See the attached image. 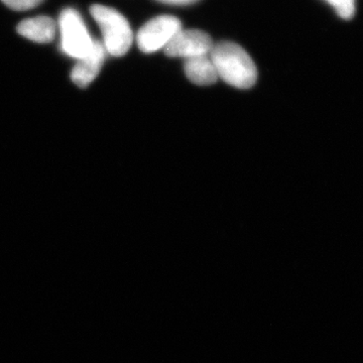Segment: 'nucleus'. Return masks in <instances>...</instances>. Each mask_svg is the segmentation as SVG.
Instances as JSON below:
<instances>
[{
    "label": "nucleus",
    "mask_w": 363,
    "mask_h": 363,
    "mask_svg": "<svg viewBox=\"0 0 363 363\" xmlns=\"http://www.w3.org/2000/svg\"><path fill=\"white\" fill-rule=\"evenodd\" d=\"M218 78L238 89H250L257 83V70L243 48L231 42L214 45L209 55Z\"/></svg>",
    "instance_id": "nucleus-1"
},
{
    "label": "nucleus",
    "mask_w": 363,
    "mask_h": 363,
    "mask_svg": "<svg viewBox=\"0 0 363 363\" xmlns=\"http://www.w3.org/2000/svg\"><path fill=\"white\" fill-rule=\"evenodd\" d=\"M92 18L99 26L104 49L113 57H123L130 51L133 33L128 20L111 7L94 4L90 7Z\"/></svg>",
    "instance_id": "nucleus-2"
},
{
    "label": "nucleus",
    "mask_w": 363,
    "mask_h": 363,
    "mask_svg": "<svg viewBox=\"0 0 363 363\" xmlns=\"http://www.w3.org/2000/svg\"><path fill=\"white\" fill-rule=\"evenodd\" d=\"M61 48L67 56L79 60L92 50L95 40L91 37L84 21L76 9H66L59 18Z\"/></svg>",
    "instance_id": "nucleus-3"
},
{
    "label": "nucleus",
    "mask_w": 363,
    "mask_h": 363,
    "mask_svg": "<svg viewBox=\"0 0 363 363\" xmlns=\"http://www.w3.org/2000/svg\"><path fill=\"white\" fill-rule=\"evenodd\" d=\"M182 28L180 20L175 16H157L138 30L136 43L140 51L152 54L164 49Z\"/></svg>",
    "instance_id": "nucleus-4"
},
{
    "label": "nucleus",
    "mask_w": 363,
    "mask_h": 363,
    "mask_svg": "<svg viewBox=\"0 0 363 363\" xmlns=\"http://www.w3.org/2000/svg\"><path fill=\"white\" fill-rule=\"evenodd\" d=\"M214 44L207 33L200 30H182L164 48L167 56L172 58L191 59L209 56Z\"/></svg>",
    "instance_id": "nucleus-5"
},
{
    "label": "nucleus",
    "mask_w": 363,
    "mask_h": 363,
    "mask_svg": "<svg viewBox=\"0 0 363 363\" xmlns=\"http://www.w3.org/2000/svg\"><path fill=\"white\" fill-rule=\"evenodd\" d=\"M105 56H106V51L104 44L95 40L92 50L84 57L77 60V64L72 70V81L80 88L89 86L101 70Z\"/></svg>",
    "instance_id": "nucleus-6"
},
{
    "label": "nucleus",
    "mask_w": 363,
    "mask_h": 363,
    "mask_svg": "<svg viewBox=\"0 0 363 363\" xmlns=\"http://www.w3.org/2000/svg\"><path fill=\"white\" fill-rule=\"evenodd\" d=\"M18 33L33 42L47 44L52 42L56 37V21L45 16L28 18L18 26Z\"/></svg>",
    "instance_id": "nucleus-7"
},
{
    "label": "nucleus",
    "mask_w": 363,
    "mask_h": 363,
    "mask_svg": "<svg viewBox=\"0 0 363 363\" xmlns=\"http://www.w3.org/2000/svg\"><path fill=\"white\" fill-rule=\"evenodd\" d=\"M184 70L189 80L196 85L209 86L218 80V74L209 56L186 60Z\"/></svg>",
    "instance_id": "nucleus-8"
},
{
    "label": "nucleus",
    "mask_w": 363,
    "mask_h": 363,
    "mask_svg": "<svg viewBox=\"0 0 363 363\" xmlns=\"http://www.w3.org/2000/svg\"><path fill=\"white\" fill-rule=\"evenodd\" d=\"M340 18L350 20L355 13V1L357 0H326Z\"/></svg>",
    "instance_id": "nucleus-9"
},
{
    "label": "nucleus",
    "mask_w": 363,
    "mask_h": 363,
    "mask_svg": "<svg viewBox=\"0 0 363 363\" xmlns=\"http://www.w3.org/2000/svg\"><path fill=\"white\" fill-rule=\"evenodd\" d=\"M1 1L13 11H25L40 6L44 0H1Z\"/></svg>",
    "instance_id": "nucleus-10"
},
{
    "label": "nucleus",
    "mask_w": 363,
    "mask_h": 363,
    "mask_svg": "<svg viewBox=\"0 0 363 363\" xmlns=\"http://www.w3.org/2000/svg\"><path fill=\"white\" fill-rule=\"evenodd\" d=\"M162 4H173V6H189V4H195L199 0H159Z\"/></svg>",
    "instance_id": "nucleus-11"
}]
</instances>
